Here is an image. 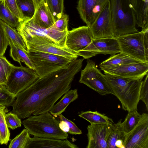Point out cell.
Segmentation results:
<instances>
[{"mask_svg":"<svg viewBox=\"0 0 148 148\" xmlns=\"http://www.w3.org/2000/svg\"><path fill=\"white\" fill-rule=\"evenodd\" d=\"M122 119L112 125V130L109 136L107 148H116L115 144L117 141L122 140L124 142L126 134L121 127Z\"/></svg>","mask_w":148,"mask_h":148,"instance_id":"obj_27","label":"cell"},{"mask_svg":"<svg viewBox=\"0 0 148 148\" xmlns=\"http://www.w3.org/2000/svg\"><path fill=\"white\" fill-rule=\"evenodd\" d=\"M84 60H74L63 68L39 77L16 95L12 112L21 119L49 112L56 101L70 90Z\"/></svg>","mask_w":148,"mask_h":148,"instance_id":"obj_1","label":"cell"},{"mask_svg":"<svg viewBox=\"0 0 148 148\" xmlns=\"http://www.w3.org/2000/svg\"><path fill=\"white\" fill-rule=\"evenodd\" d=\"M14 66L3 56H0V80L5 86L8 78Z\"/></svg>","mask_w":148,"mask_h":148,"instance_id":"obj_32","label":"cell"},{"mask_svg":"<svg viewBox=\"0 0 148 148\" xmlns=\"http://www.w3.org/2000/svg\"><path fill=\"white\" fill-rule=\"evenodd\" d=\"M0 19L14 28H16L21 22L8 8L4 0L0 2Z\"/></svg>","mask_w":148,"mask_h":148,"instance_id":"obj_26","label":"cell"},{"mask_svg":"<svg viewBox=\"0 0 148 148\" xmlns=\"http://www.w3.org/2000/svg\"><path fill=\"white\" fill-rule=\"evenodd\" d=\"M59 126L60 128L63 131L68 132L69 128L67 123L64 121L60 120L59 121Z\"/></svg>","mask_w":148,"mask_h":148,"instance_id":"obj_41","label":"cell"},{"mask_svg":"<svg viewBox=\"0 0 148 148\" xmlns=\"http://www.w3.org/2000/svg\"><path fill=\"white\" fill-rule=\"evenodd\" d=\"M56 21L64 13V1L62 0H45Z\"/></svg>","mask_w":148,"mask_h":148,"instance_id":"obj_33","label":"cell"},{"mask_svg":"<svg viewBox=\"0 0 148 148\" xmlns=\"http://www.w3.org/2000/svg\"><path fill=\"white\" fill-rule=\"evenodd\" d=\"M5 118L8 127L12 130H14L21 126V119L16 114L12 112L6 113Z\"/></svg>","mask_w":148,"mask_h":148,"instance_id":"obj_35","label":"cell"},{"mask_svg":"<svg viewBox=\"0 0 148 148\" xmlns=\"http://www.w3.org/2000/svg\"><path fill=\"white\" fill-rule=\"evenodd\" d=\"M17 5L24 20L33 17L36 6L33 0H16Z\"/></svg>","mask_w":148,"mask_h":148,"instance_id":"obj_29","label":"cell"},{"mask_svg":"<svg viewBox=\"0 0 148 148\" xmlns=\"http://www.w3.org/2000/svg\"><path fill=\"white\" fill-rule=\"evenodd\" d=\"M3 24L9 44H13L27 51L24 40L15 28L12 27L3 21Z\"/></svg>","mask_w":148,"mask_h":148,"instance_id":"obj_25","label":"cell"},{"mask_svg":"<svg viewBox=\"0 0 148 148\" xmlns=\"http://www.w3.org/2000/svg\"><path fill=\"white\" fill-rule=\"evenodd\" d=\"M78 116L87 120L90 124H108L112 125L114 123L112 119L97 111L81 112L79 114Z\"/></svg>","mask_w":148,"mask_h":148,"instance_id":"obj_24","label":"cell"},{"mask_svg":"<svg viewBox=\"0 0 148 148\" xmlns=\"http://www.w3.org/2000/svg\"><path fill=\"white\" fill-rule=\"evenodd\" d=\"M116 38L122 52L141 62H148V28Z\"/></svg>","mask_w":148,"mask_h":148,"instance_id":"obj_5","label":"cell"},{"mask_svg":"<svg viewBox=\"0 0 148 148\" xmlns=\"http://www.w3.org/2000/svg\"><path fill=\"white\" fill-rule=\"evenodd\" d=\"M68 15L64 14L60 18L55 21L53 25L56 29L59 31L68 32Z\"/></svg>","mask_w":148,"mask_h":148,"instance_id":"obj_38","label":"cell"},{"mask_svg":"<svg viewBox=\"0 0 148 148\" xmlns=\"http://www.w3.org/2000/svg\"><path fill=\"white\" fill-rule=\"evenodd\" d=\"M78 148L66 139L61 140L34 136L30 137L25 148Z\"/></svg>","mask_w":148,"mask_h":148,"instance_id":"obj_18","label":"cell"},{"mask_svg":"<svg viewBox=\"0 0 148 148\" xmlns=\"http://www.w3.org/2000/svg\"><path fill=\"white\" fill-rule=\"evenodd\" d=\"M60 120L65 122L69 128L68 133L73 135H79L82 134V132L73 122L67 119L62 114L58 116Z\"/></svg>","mask_w":148,"mask_h":148,"instance_id":"obj_40","label":"cell"},{"mask_svg":"<svg viewBox=\"0 0 148 148\" xmlns=\"http://www.w3.org/2000/svg\"><path fill=\"white\" fill-rule=\"evenodd\" d=\"M82 71L79 82L83 84L102 95L113 94L103 75L98 69L95 62L89 59Z\"/></svg>","mask_w":148,"mask_h":148,"instance_id":"obj_8","label":"cell"},{"mask_svg":"<svg viewBox=\"0 0 148 148\" xmlns=\"http://www.w3.org/2000/svg\"><path fill=\"white\" fill-rule=\"evenodd\" d=\"M10 56L13 60L19 63L21 66V62L24 63L28 67L34 70V67L28 54V51L23 48L10 43Z\"/></svg>","mask_w":148,"mask_h":148,"instance_id":"obj_22","label":"cell"},{"mask_svg":"<svg viewBox=\"0 0 148 148\" xmlns=\"http://www.w3.org/2000/svg\"><path fill=\"white\" fill-rule=\"evenodd\" d=\"M7 107L0 105V144L7 145L10 139V133L5 119V115L8 112Z\"/></svg>","mask_w":148,"mask_h":148,"instance_id":"obj_28","label":"cell"},{"mask_svg":"<svg viewBox=\"0 0 148 148\" xmlns=\"http://www.w3.org/2000/svg\"><path fill=\"white\" fill-rule=\"evenodd\" d=\"M108 73L121 77L143 79L148 72V62L108 66L100 68Z\"/></svg>","mask_w":148,"mask_h":148,"instance_id":"obj_15","label":"cell"},{"mask_svg":"<svg viewBox=\"0 0 148 148\" xmlns=\"http://www.w3.org/2000/svg\"><path fill=\"white\" fill-rule=\"evenodd\" d=\"M112 125L90 124L87 127L88 143L86 148H107Z\"/></svg>","mask_w":148,"mask_h":148,"instance_id":"obj_16","label":"cell"},{"mask_svg":"<svg viewBox=\"0 0 148 148\" xmlns=\"http://www.w3.org/2000/svg\"><path fill=\"white\" fill-rule=\"evenodd\" d=\"M16 95L10 92L5 86L0 84V105L7 107L12 106Z\"/></svg>","mask_w":148,"mask_h":148,"instance_id":"obj_34","label":"cell"},{"mask_svg":"<svg viewBox=\"0 0 148 148\" xmlns=\"http://www.w3.org/2000/svg\"><path fill=\"white\" fill-rule=\"evenodd\" d=\"M64 95L61 99L56 104L54 105L49 111L54 116H57L62 114L69 104L76 100L78 96L77 89L69 90Z\"/></svg>","mask_w":148,"mask_h":148,"instance_id":"obj_21","label":"cell"},{"mask_svg":"<svg viewBox=\"0 0 148 148\" xmlns=\"http://www.w3.org/2000/svg\"><path fill=\"white\" fill-rule=\"evenodd\" d=\"M124 148H148V114L143 113L136 127L126 134Z\"/></svg>","mask_w":148,"mask_h":148,"instance_id":"obj_12","label":"cell"},{"mask_svg":"<svg viewBox=\"0 0 148 148\" xmlns=\"http://www.w3.org/2000/svg\"><path fill=\"white\" fill-rule=\"evenodd\" d=\"M104 73L113 95L120 101L122 109L128 112L137 110L143 79L121 77Z\"/></svg>","mask_w":148,"mask_h":148,"instance_id":"obj_2","label":"cell"},{"mask_svg":"<svg viewBox=\"0 0 148 148\" xmlns=\"http://www.w3.org/2000/svg\"><path fill=\"white\" fill-rule=\"evenodd\" d=\"M28 51H39L59 55L72 60L78 56L66 47L57 45L47 39L34 36L25 42Z\"/></svg>","mask_w":148,"mask_h":148,"instance_id":"obj_10","label":"cell"},{"mask_svg":"<svg viewBox=\"0 0 148 148\" xmlns=\"http://www.w3.org/2000/svg\"><path fill=\"white\" fill-rule=\"evenodd\" d=\"M28 130L24 129L21 133L11 140L9 148H25L30 138Z\"/></svg>","mask_w":148,"mask_h":148,"instance_id":"obj_31","label":"cell"},{"mask_svg":"<svg viewBox=\"0 0 148 148\" xmlns=\"http://www.w3.org/2000/svg\"><path fill=\"white\" fill-rule=\"evenodd\" d=\"M1 142V136L0 133V144Z\"/></svg>","mask_w":148,"mask_h":148,"instance_id":"obj_43","label":"cell"},{"mask_svg":"<svg viewBox=\"0 0 148 148\" xmlns=\"http://www.w3.org/2000/svg\"><path fill=\"white\" fill-rule=\"evenodd\" d=\"M28 53L34 70L39 78L63 68L74 60L41 52L28 51Z\"/></svg>","mask_w":148,"mask_h":148,"instance_id":"obj_7","label":"cell"},{"mask_svg":"<svg viewBox=\"0 0 148 148\" xmlns=\"http://www.w3.org/2000/svg\"><path fill=\"white\" fill-rule=\"evenodd\" d=\"M90 28L94 40L114 38L110 1L104 6Z\"/></svg>","mask_w":148,"mask_h":148,"instance_id":"obj_13","label":"cell"},{"mask_svg":"<svg viewBox=\"0 0 148 148\" xmlns=\"http://www.w3.org/2000/svg\"><path fill=\"white\" fill-rule=\"evenodd\" d=\"M25 42L34 36L45 38L55 44L62 47L65 46L68 32L58 30L53 25L49 28L41 27L33 21L32 18L20 22L16 28Z\"/></svg>","mask_w":148,"mask_h":148,"instance_id":"obj_6","label":"cell"},{"mask_svg":"<svg viewBox=\"0 0 148 148\" xmlns=\"http://www.w3.org/2000/svg\"><path fill=\"white\" fill-rule=\"evenodd\" d=\"M0 84H1V81H0Z\"/></svg>","mask_w":148,"mask_h":148,"instance_id":"obj_45","label":"cell"},{"mask_svg":"<svg viewBox=\"0 0 148 148\" xmlns=\"http://www.w3.org/2000/svg\"><path fill=\"white\" fill-rule=\"evenodd\" d=\"M140 62H142L122 52L117 54L111 55L109 58L101 62L99 65V67L101 68Z\"/></svg>","mask_w":148,"mask_h":148,"instance_id":"obj_23","label":"cell"},{"mask_svg":"<svg viewBox=\"0 0 148 148\" xmlns=\"http://www.w3.org/2000/svg\"><path fill=\"white\" fill-rule=\"evenodd\" d=\"M114 38L137 33L136 21L130 0H110Z\"/></svg>","mask_w":148,"mask_h":148,"instance_id":"obj_4","label":"cell"},{"mask_svg":"<svg viewBox=\"0 0 148 148\" xmlns=\"http://www.w3.org/2000/svg\"><path fill=\"white\" fill-rule=\"evenodd\" d=\"M93 40L90 27L87 25L80 26L68 31L65 46L77 55L87 47Z\"/></svg>","mask_w":148,"mask_h":148,"instance_id":"obj_14","label":"cell"},{"mask_svg":"<svg viewBox=\"0 0 148 148\" xmlns=\"http://www.w3.org/2000/svg\"><path fill=\"white\" fill-rule=\"evenodd\" d=\"M121 52L117 39L108 38L93 40L87 47L77 55L82 56L84 59H88L99 54L112 55Z\"/></svg>","mask_w":148,"mask_h":148,"instance_id":"obj_11","label":"cell"},{"mask_svg":"<svg viewBox=\"0 0 148 148\" xmlns=\"http://www.w3.org/2000/svg\"><path fill=\"white\" fill-rule=\"evenodd\" d=\"M5 3L11 11L21 20L24 21L23 17L17 5L16 0H4Z\"/></svg>","mask_w":148,"mask_h":148,"instance_id":"obj_39","label":"cell"},{"mask_svg":"<svg viewBox=\"0 0 148 148\" xmlns=\"http://www.w3.org/2000/svg\"><path fill=\"white\" fill-rule=\"evenodd\" d=\"M140 116L141 114L137 110L128 112L124 121L121 123V127L125 134L129 133L136 127Z\"/></svg>","mask_w":148,"mask_h":148,"instance_id":"obj_30","label":"cell"},{"mask_svg":"<svg viewBox=\"0 0 148 148\" xmlns=\"http://www.w3.org/2000/svg\"><path fill=\"white\" fill-rule=\"evenodd\" d=\"M39 78L35 71L28 67L14 66L5 86L10 92L17 95Z\"/></svg>","mask_w":148,"mask_h":148,"instance_id":"obj_9","label":"cell"},{"mask_svg":"<svg viewBox=\"0 0 148 148\" xmlns=\"http://www.w3.org/2000/svg\"><path fill=\"white\" fill-rule=\"evenodd\" d=\"M3 21L0 19V56H3L9 45V42L4 29Z\"/></svg>","mask_w":148,"mask_h":148,"instance_id":"obj_36","label":"cell"},{"mask_svg":"<svg viewBox=\"0 0 148 148\" xmlns=\"http://www.w3.org/2000/svg\"><path fill=\"white\" fill-rule=\"evenodd\" d=\"M32 18L36 24L47 28L52 26L55 21L45 0H42L36 6Z\"/></svg>","mask_w":148,"mask_h":148,"instance_id":"obj_19","label":"cell"},{"mask_svg":"<svg viewBox=\"0 0 148 148\" xmlns=\"http://www.w3.org/2000/svg\"><path fill=\"white\" fill-rule=\"evenodd\" d=\"M110 0H79L77 9L83 21L89 27Z\"/></svg>","mask_w":148,"mask_h":148,"instance_id":"obj_17","label":"cell"},{"mask_svg":"<svg viewBox=\"0 0 148 148\" xmlns=\"http://www.w3.org/2000/svg\"><path fill=\"white\" fill-rule=\"evenodd\" d=\"M62 1H64V0H62Z\"/></svg>","mask_w":148,"mask_h":148,"instance_id":"obj_47","label":"cell"},{"mask_svg":"<svg viewBox=\"0 0 148 148\" xmlns=\"http://www.w3.org/2000/svg\"><path fill=\"white\" fill-rule=\"evenodd\" d=\"M3 0H0V2H1L2 1H3Z\"/></svg>","mask_w":148,"mask_h":148,"instance_id":"obj_44","label":"cell"},{"mask_svg":"<svg viewBox=\"0 0 148 148\" xmlns=\"http://www.w3.org/2000/svg\"><path fill=\"white\" fill-rule=\"evenodd\" d=\"M143 0V1H145V0Z\"/></svg>","mask_w":148,"mask_h":148,"instance_id":"obj_46","label":"cell"},{"mask_svg":"<svg viewBox=\"0 0 148 148\" xmlns=\"http://www.w3.org/2000/svg\"><path fill=\"white\" fill-rule=\"evenodd\" d=\"M148 74L145 79L142 82L140 95V100L144 102L148 111Z\"/></svg>","mask_w":148,"mask_h":148,"instance_id":"obj_37","label":"cell"},{"mask_svg":"<svg viewBox=\"0 0 148 148\" xmlns=\"http://www.w3.org/2000/svg\"><path fill=\"white\" fill-rule=\"evenodd\" d=\"M134 11L136 24L142 29L148 28V0H130Z\"/></svg>","mask_w":148,"mask_h":148,"instance_id":"obj_20","label":"cell"},{"mask_svg":"<svg viewBox=\"0 0 148 148\" xmlns=\"http://www.w3.org/2000/svg\"><path fill=\"white\" fill-rule=\"evenodd\" d=\"M27 118L22 124L34 136L61 140L68 137L67 133L60 128L59 121L49 112Z\"/></svg>","mask_w":148,"mask_h":148,"instance_id":"obj_3","label":"cell"},{"mask_svg":"<svg viewBox=\"0 0 148 148\" xmlns=\"http://www.w3.org/2000/svg\"><path fill=\"white\" fill-rule=\"evenodd\" d=\"M36 7L40 2L42 0H33Z\"/></svg>","mask_w":148,"mask_h":148,"instance_id":"obj_42","label":"cell"}]
</instances>
